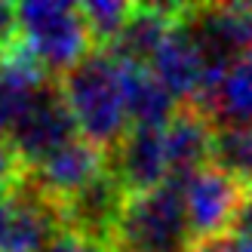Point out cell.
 <instances>
[{
    "label": "cell",
    "instance_id": "6da1fadb",
    "mask_svg": "<svg viewBox=\"0 0 252 252\" xmlns=\"http://www.w3.org/2000/svg\"><path fill=\"white\" fill-rule=\"evenodd\" d=\"M56 83L77 123V132L95 148H102L105 154H111L120 145V138L129 132L123 65L108 49H93Z\"/></svg>",
    "mask_w": 252,
    "mask_h": 252
},
{
    "label": "cell",
    "instance_id": "7a4b0ae2",
    "mask_svg": "<svg viewBox=\"0 0 252 252\" xmlns=\"http://www.w3.org/2000/svg\"><path fill=\"white\" fill-rule=\"evenodd\" d=\"M111 246L114 252H191L194 234L188 224L182 182H166L126 197Z\"/></svg>",
    "mask_w": 252,
    "mask_h": 252
},
{
    "label": "cell",
    "instance_id": "3957f363",
    "mask_svg": "<svg viewBox=\"0 0 252 252\" xmlns=\"http://www.w3.org/2000/svg\"><path fill=\"white\" fill-rule=\"evenodd\" d=\"M16 22L19 40L40 59V65L49 71L53 80H59L65 71H71L80 59H86L95 49L77 3L28 0V3L16 6Z\"/></svg>",
    "mask_w": 252,
    "mask_h": 252
},
{
    "label": "cell",
    "instance_id": "277c9868",
    "mask_svg": "<svg viewBox=\"0 0 252 252\" xmlns=\"http://www.w3.org/2000/svg\"><path fill=\"white\" fill-rule=\"evenodd\" d=\"M77 135H80L77 123H74L65 98L59 93V83L49 80L43 90H37L28 98V105L22 108L16 123L9 126L6 145L12 148V154L19 157L22 166L31 169L62 145L74 142Z\"/></svg>",
    "mask_w": 252,
    "mask_h": 252
},
{
    "label": "cell",
    "instance_id": "5b68a950",
    "mask_svg": "<svg viewBox=\"0 0 252 252\" xmlns=\"http://www.w3.org/2000/svg\"><path fill=\"white\" fill-rule=\"evenodd\" d=\"M65 231L62 209L25 179L0 203V252H46Z\"/></svg>",
    "mask_w": 252,
    "mask_h": 252
},
{
    "label": "cell",
    "instance_id": "8992f818",
    "mask_svg": "<svg viewBox=\"0 0 252 252\" xmlns=\"http://www.w3.org/2000/svg\"><path fill=\"white\" fill-rule=\"evenodd\" d=\"M185 25L209 65H231L252 56V3L185 6Z\"/></svg>",
    "mask_w": 252,
    "mask_h": 252
},
{
    "label": "cell",
    "instance_id": "52a82bcc",
    "mask_svg": "<svg viewBox=\"0 0 252 252\" xmlns=\"http://www.w3.org/2000/svg\"><path fill=\"white\" fill-rule=\"evenodd\" d=\"M105 172H108V154L93 142H86L83 135H77L74 142L43 157L37 166L25 169V179L53 203L62 206L74 194H80L83 188H90L95 179H102Z\"/></svg>",
    "mask_w": 252,
    "mask_h": 252
},
{
    "label": "cell",
    "instance_id": "ba28073f",
    "mask_svg": "<svg viewBox=\"0 0 252 252\" xmlns=\"http://www.w3.org/2000/svg\"><path fill=\"white\" fill-rule=\"evenodd\" d=\"M182 191H185V209H188L194 243L231 234L243 200V188L234 179H228L216 166H203L188 182H182Z\"/></svg>",
    "mask_w": 252,
    "mask_h": 252
},
{
    "label": "cell",
    "instance_id": "9c48e42d",
    "mask_svg": "<svg viewBox=\"0 0 252 252\" xmlns=\"http://www.w3.org/2000/svg\"><path fill=\"white\" fill-rule=\"evenodd\" d=\"M108 172L117 179L126 197L172 182L163 129H129L108 154Z\"/></svg>",
    "mask_w": 252,
    "mask_h": 252
},
{
    "label": "cell",
    "instance_id": "30bf717a",
    "mask_svg": "<svg viewBox=\"0 0 252 252\" xmlns=\"http://www.w3.org/2000/svg\"><path fill=\"white\" fill-rule=\"evenodd\" d=\"M148 68L169 90V95L175 102L191 105L197 98V93H200V86H203V77L209 71V59L203 56V49H200V43L194 40V34L188 31L185 19H179L175 28L169 31V37L154 53Z\"/></svg>",
    "mask_w": 252,
    "mask_h": 252
},
{
    "label": "cell",
    "instance_id": "8fae6325",
    "mask_svg": "<svg viewBox=\"0 0 252 252\" xmlns=\"http://www.w3.org/2000/svg\"><path fill=\"white\" fill-rule=\"evenodd\" d=\"M182 12H185V6H163V3L132 6L123 31L108 46V53L117 62H126V65H145L148 68L154 53L160 49V43L166 40L169 31L175 28V22L182 19Z\"/></svg>",
    "mask_w": 252,
    "mask_h": 252
},
{
    "label": "cell",
    "instance_id": "7c38bea8",
    "mask_svg": "<svg viewBox=\"0 0 252 252\" xmlns=\"http://www.w3.org/2000/svg\"><path fill=\"white\" fill-rule=\"evenodd\" d=\"M212 123L197 108L182 105L179 114L163 129L166 138V157H169V175L172 182H188L194 172L209 166V148H212Z\"/></svg>",
    "mask_w": 252,
    "mask_h": 252
},
{
    "label": "cell",
    "instance_id": "4fadbf2b",
    "mask_svg": "<svg viewBox=\"0 0 252 252\" xmlns=\"http://www.w3.org/2000/svg\"><path fill=\"white\" fill-rule=\"evenodd\" d=\"M120 65H123V95H126L129 129H166L182 105L151 74V68L126 65V62H120Z\"/></svg>",
    "mask_w": 252,
    "mask_h": 252
},
{
    "label": "cell",
    "instance_id": "5bb4252c",
    "mask_svg": "<svg viewBox=\"0 0 252 252\" xmlns=\"http://www.w3.org/2000/svg\"><path fill=\"white\" fill-rule=\"evenodd\" d=\"M206 117L216 120V126L252 123V56L228 65L216 95L206 105Z\"/></svg>",
    "mask_w": 252,
    "mask_h": 252
},
{
    "label": "cell",
    "instance_id": "9a60e30c",
    "mask_svg": "<svg viewBox=\"0 0 252 252\" xmlns=\"http://www.w3.org/2000/svg\"><path fill=\"white\" fill-rule=\"evenodd\" d=\"M209 166L234 179L243 191L252 188V123L212 126Z\"/></svg>",
    "mask_w": 252,
    "mask_h": 252
},
{
    "label": "cell",
    "instance_id": "2e32d148",
    "mask_svg": "<svg viewBox=\"0 0 252 252\" xmlns=\"http://www.w3.org/2000/svg\"><path fill=\"white\" fill-rule=\"evenodd\" d=\"M77 6L86 28H90L95 49H108L114 43L132 12V3H120V0H86V3H77Z\"/></svg>",
    "mask_w": 252,
    "mask_h": 252
},
{
    "label": "cell",
    "instance_id": "e0dca14e",
    "mask_svg": "<svg viewBox=\"0 0 252 252\" xmlns=\"http://www.w3.org/2000/svg\"><path fill=\"white\" fill-rule=\"evenodd\" d=\"M31 95H34V93L22 90V86L9 77L3 68H0V142H6L9 126L16 123V117L22 114V108L28 105Z\"/></svg>",
    "mask_w": 252,
    "mask_h": 252
},
{
    "label": "cell",
    "instance_id": "ac0fdd59",
    "mask_svg": "<svg viewBox=\"0 0 252 252\" xmlns=\"http://www.w3.org/2000/svg\"><path fill=\"white\" fill-rule=\"evenodd\" d=\"M25 182V166L19 163V157L12 154V148L6 142H0V203L19 191V185Z\"/></svg>",
    "mask_w": 252,
    "mask_h": 252
},
{
    "label": "cell",
    "instance_id": "d6986e66",
    "mask_svg": "<svg viewBox=\"0 0 252 252\" xmlns=\"http://www.w3.org/2000/svg\"><path fill=\"white\" fill-rule=\"evenodd\" d=\"M46 252H114V246H111L108 240H98V237H86V234H77V231H62L53 246H49Z\"/></svg>",
    "mask_w": 252,
    "mask_h": 252
},
{
    "label": "cell",
    "instance_id": "ffe728a7",
    "mask_svg": "<svg viewBox=\"0 0 252 252\" xmlns=\"http://www.w3.org/2000/svg\"><path fill=\"white\" fill-rule=\"evenodd\" d=\"M16 34H19L16 6H12V3H0V49H3Z\"/></svg>",
    "mask_w": 252,
    "mask_h": 252
},
{
    "label": "cell",
    "instance_id": "44dd1931",
    "mask_svg": "<svg viewBox=\"0 0 252 252\" xmlns=\"http://www.w3.org/2000/svg\"><path fill=\"white\" fill-rule=\"evenodd\" d=\"M234 234H249L252 237V188L243 191L240 212H237V221H234Z\"/></svg>",
    "mask_w": 252,
    "mask_h": 252
},
{
    "label": "cell",
    "instance_id": "7402d4cb",
    "mask_svg": "<svg viewBox=\"0 0 252 252\" xmlns=\"http://www.w3.org/2000/svg\"><path fill=\"white\" fill-rule=\"evenodd\" d=\"M191 252H234V234H221V237H212V240H200V243H194Z\"/></svg>",
    "mask_w": 252,
    "mask_h": 252
},
{
    "label": "cell",
    "instance_id": "603a6c76",
    "mask_svg": "<svg viewBox=\"0 0 252 252\" xmlns=\"http://www.w3.org/2000/svg\"><path fill=\"white\" fill-rule=\"evenodd\" d=\"M234 252H252V237L249 234H234Z\"/></svg>",
    "mask_w": 252,
    "mask_h": 252
}]
</instances>
